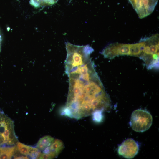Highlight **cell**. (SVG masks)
Masks as SVG:
<instances>
[{
  "label": "cell",
  "instance_id": "1",
  "mask_svg": "<svg viewBox=\"0 0 159 159\" xmlns=\"http://www.w3.org/2000/svg\"><path fill=\"white\" fill-rule=\"evenodd\" d=\"M111 107L110 98L101 82L69 90L61 114L79 120L97 113L107 112Z\"/></svg>",
  "mask_w": 159,
  "mask_h": 159
},
{
  "label": "cell",
  "instance_id": "2",
  "mask_svg": "<svg viewBox=\"0 0 159 159\" xmlns=\"http://www.w3.org/2000/svg\"><path fill=\"white\" fill-rule=\"evenodd\" d=\"M145 45L139 57L145 62L148 69L158 68L159 66V36L156 34L144 39Z\"/></svg>",
  "mask_w": 159,
  "mask_h": 159
},
{
  "label": "cell",
  "instance_id": "3",
  "mask_svg": "<svg viewBox=\"0 0 159 159\" xmlns=\"http://www.w3.org/2000/svg\"><path fill=\"white\" fill-rule=\"evenodd\" d=\"M18 142L13 121L0 110V147L14 145Z\"/></svg>",
  "mask_w": 159,
  "mask_h": 159
},
{
  "label": "cell",
  "instance_id": "4",
  "mask_svg": "<svg viewBox=\"0 0 159 159\" xmlns=\"http://www.w3.org/2000/svg\"><path fill=\"white\" fill-rule=\"evenodd\" d=\"M152 122V116L149 112L144 110L138 109L132 112L130 124L135 131L143 132L150 127Z\"/></svg>",
  "mask_w": 159,
  "mask_h": 159
},
{
  "label": "cell",
  "instance_id": "5",
  "mask_svg": "<svg viewBox=\"0 0 159 159\" xmlns=\"http://www.w3.org/2000/svg\"><path fill=\"white\" fill-rule=\"evenodd\" d=\"M139 18H144L153 11L158 0H128Z\"/></svg>",
  "mask_w": 159,
  "mask_h": 159
},
{
  "label": "cell",
  "instance_id": "6",
  "mask_svg": "<svg viewBox=\"0 0 159 159\" xmlns=\"http://www.w3.org/2000/svg\"><path fill=\"white\" fill-rule=\"evenodd\" d=\"M129 52L130 44L115 43L106 47L101 54L105 58L112 59L120 55H129Z\"/></svg>",
  "mask_w": 159,
  "mask_h": 159
},
{
  "label": "cell",
  "instance_id": "7",
  "mask_svg": "<svg viewBox=\"0 0 159 159\" xmlns=\"http://www.w3.org/2000/svg\"><path fill=\"white\" fill-rule=\"evenodd\" d=\"M139 149L138 143L132 138L125 140L119 146L118 154L124 158L131 159L138 153Z\"/></svg>",
  "mask_w": 159,
  "mask_h": 159
},
{
  "label": "cell",
  "instance_id": "8",
  "mask_svg": "<svg viewBox=\"0 0 159 159\" xmlns=\"http://www.w3.org/2000/svg\"><path fill=\"white\" fill-rule=\"evenodd\" d=\"M16 145L18 151L21 154L29 156L32 159H39L42 153L37 148L27 145L19 141Z\"/></svg>",
  "mask_w": 159,
  "mask_h": 159
},
{
  "label": "cell",
  "instance_id": "9",
  "mask_svg": "<svg viewBox=\"0 0 159 159\" xmlns=\"http://www.w3.org/2000/svg\"><path fill=\"white\" fill-rule=\"evenodd\" d=\"M16 145L0 147V159L14 158L18 153Z\"/></svg>",
  "mask_w": 159,
  "mask_h": 159
},
{
  "label": "cell",
  "instance_id": "10",
  "mask_svg": "<svg viewBox=\"0 0 159 159\" xmlns=\"http://www.w3.org/2000/svg\"><path fill=\"white\" fill-rule=\"evenodd\" d=\"M145 45V42L144 39L138 43L130 44L129 55L139 57L144 50Z\"/></svg>",
  "mask_w": 159,
  "mask_h": 159
},
{
  "label": "cell",
  "instance_id": "11",
  "mask_svg": "<svg viewBox=\"0 0 159 159\" xmlns=\"http://www.w3.org/2000/svg\"><path fill=\"white\" fill-rule=\"evenodd\" d=\"M55 139L49 135H46L41 138L37 142L36 148L41 151L47 147L50 146Z\"/></svg>",
  "mask_w": 159,
  "mask_h": 159
},
{
  "label": "cell",
  "instance_id": "12",
  "mask_svg": "<svg viewBox=\"0 0 159 159\" xmlns=\"http://www.w3.org/2000/svg\"><path fill=\"white\" fill-rule=\"evenodd\" d=\"M58 0H30L32 3L40 5H50L56 3Z\"/></svg>",
  "mask_w": 159,
  "mask_h": 159
},
{
  "label": "cell",
  "instance_id": "13",
  "mask_svg": "<svg viewBox=\"0 0 159 159\" xmlns=\"http://www.w3.org/2000/svg\"><path fill=\"white\" fill-rule=\"evenodd\" d=\"M1 41V36L0 35V42Z\"/></svg>",
  "mask_w": 159,
  "mask_h": 159
}]
</instances>
